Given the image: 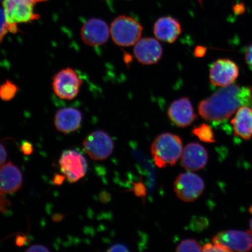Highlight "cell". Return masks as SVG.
Here are the masks:
<instances>
[{
    "label": "cell",
    "mask_w": 252,
    "mask_h": 252,
    "mask_svg": "<svg viewBox=\"0 0 252 252\" xmlns=\"http://www.w3.org/2000/svg\"><path fill=\"white\" fill-rule=\"evenodd\" d=\"M252 107V87L233 84L222 87L198 105L204 120L220 122L229 119L241 106Z\"/></svg>",
    "instance_id": "6da1fadb"
},
{
    "label": "cell",
    "mask_w": 252,
    "mask_h": 252,
    "mask_svg": "<svg viewBox=\"0 0 252 252\" xmlns=\"http://www.w3.org/2000/svg\"><path fill=\"white\" fill-rule=\"evenodd\" d=\"M183 150L181 137L169 133L158 135L151 147L154 161L159 168L175 165L181 157Z\"/></svg>",
    "instance_id": "7a4b0ae2"
},
{
    "label": "cell",
    "mask_w": 252,
    "mask_h": 252,
    "mask_svg": "<svg viewBox=\"0 0 252 252\" xmlns=\"http://www.w3.org/2000/svg\"><path fill=\"white\" fill-rule=\"evenodd\" d=\"M47 0H3L2 7L11 33H17V25L27 24L38 20L39 16L34 11L37 3Z\"/></svg>",
    "instance_id": "3957f363"
},
{
    "label": "cell",
    "mask_w": 252,
    "mask_h": 252,
    "mask_svg": "<svg viewBox=\"0 0 252 252\" xmlns=\"http://www.w3.org/2000/svg\"><path fill=\"white\" fill-rule=\"evenodd\" d=\"M143 30L142 25L134 18L122 15L112 22L110 32L116 45L129 47L140 40Z\"/></svg>",
    "instance_id": "277c9868"
},
{
    "label": "cell",
    "mask_w": 252,
    "mask_h": 252,
    "mask_svg": "<svg viewBox=\"0 0 252 252\" xmlns=\"http://www.w3.org/2000/svg\"><path fill=\"white\" fill-rule=\"evenodd\" d=\"M83 84L77 72L71 68H66L58 72L53 77L52 87L57 96L65 100L76 97Z\"/></svg>",
    "instance_id": "5b68a950"
},
{
    "label": "cell",
    "mask_w": 252,
    "mask_h": 252,
    "mask_svg": "<svg viewBox=\"0 0 252 252\" xmlns=\"http://www.w3.org/2000/svg\"><path fill=\"white\" fill-rule=\"evenodd\" d=\"M204 182L200 176L191 172L182 173L174 182L176 196L186 202H193L203 193Z\"/></svg>",
    "instance_id": "8992f818"
},
{
    "label": "cell",
    "mask_w": 252,
    "mask_h": 252,
    "mask_svg": "<svg viewBox=\"0 0 252 252\" xmlns=\"http://www.w3.org/2000/svg\"><path fill=\"white\" fill-rule=\"evenodd\" d=\"M83 147L94 160H105L111 155L114 149L112 138L106 132L97 130L88 135L83 142Z\"/></svg>",
    "instance_id": "52a82bcc"
},
{
    "label": "cell",
    "mask_w": 252,
    "mask_h": 252,
    "mask_svg": "<svg viewBox=\"0 0 252 252\" xmlns=\"http://www.w3.org/2000/svg\"><path fill=\"white\" fill-rule=\"evenodd\" d=\"M213 242L229 252H249L252 250V233L250 231L226 230L214 236Z\"/></svg>",
    "instance_id": "ba28073f"
},
{
    "label": "cell",
    "mask_w": 252,
    "mask_h": 252,
    "mask_svg": "<svg viewBox=\"0 0 252 252\" xmlns=\"http://www.w3.org/2000/svg\"><path fill=\"white\" fill-rule=\"evenodd\" d=\"M61 170L67 180L75 183L86 176L87 162L83 156L74 150H66L62 154L59 160Z\"/></svg>",
    "instance_id": "9c48e42d"
},
{
    "label": "cell",
    "mask_w": 252,
    "mask_h": 252,
    "mask_svg": "<svg viewBox=\"0 0 252 252\" xmlns=\"http://www.w3.org/2000/svg\"><path fill=\"white\" fill-rule=\"evenodd\" d=\"M239 67L234 62L220 59L214 62L210 69V80L214 86L225 87L234 83L239 76Z\"/></svg>",
    "instance_id": "30bf717a"
},
{
    "label": "cell",
    "mask_w": 252,
    "mask_h": 252,
    "mask_svg": "<svg viewBox=\"0 0 252 252\" xmlns=\"http://www.w3.org/2000/svg\"><path fill=\"white\" fill-rule=\"evenodd\" d=\"M110 30L105 21L92 18L83 25L81 30V39L86 45L96 47L102 46L108 41Z\"/></svg>",
    "instance_id": "8fae6325"
},
{
    "label": "cell",
    "mask_w": 252,
    "mask_h": 252,
    "mask_svg": "<svg viewBox=\"0 0 252 252\" xmlns=\"http://www.w3.org/2000/svg\"><path fill=\"white\" fill-rule=\"evenodd\" d=\"M168 115L173 124L182 128L190 126L197 119L193 107L188 97H182L175 100L169 106Z\"/></svg>",
    "instance_id": "7c38bea8"
},
{
    "label": "cell",
    "mask_w": 252,
    "mask_h": 252,
    "mask_svg": "<svg viewBox=\"0 0 252 252\" xmlns=\"http://www.w3.org/2000/svg\"><path fill=\"white\" fill-rule=\"evenodd\" d=\"M158 41L151 37L141 39L135 44L134 53L137 61L144 65L156 64L162 56Z\"/></svg>",
    "instance_id": "4fadbf2b"
},
{
    "label": "cell",
    "mask_w": 252,
    "mask_h": 252,
    "mask_svg": "<svg viewBox=\"0 0 252 252\" xmlns=\"http://www.w3.org/2000/svg\"><path fill=\"white\" fill-rule=\"evenodd\" d=\"M209 160L207 151L199 143L188 144L183 150L182 165L189 171H197L203 169Z\"/></svg>",
    "instance_id": "5bb4252c"
},
{
    "label": "cell",
    "mask_w": 252,
    "mask_h": 252,
    "mask_svg": "<svg viewBox=\"0 0 252 252\" xmlns=\"http://www.w3.org/2000/svg\"><path fill=\"white\" fill-rule=\"evenodd\" d=\"M83 121V115L78 109L71 107L59 109L55 117L57 130L68 134L78 130Z\"/></svg>",
    "instance_id": "9a60e30c"
},
{
    "label": "cell",
    "mask_w": 252,
    "mask_h": 252,
    "mask_svg": "<svg viewBox=\"0 0 252 252\" xmlns=\"http://www.w3.org/2000/svg\"><path fill=\"white\" fill-rule=\"evenodd\" d=\"M23 185L20 170L11 161L0 167V190L5 194L17 192Z\"/></svg>",
    "instance_id": "2e32d148"
},
{
    "label": "cell",
    "mask_w": 252,
    "mask_h": 252,
    "mask_svg": "<svg viewBox=\"0 0 252 252\" xmlns=\"http://www.w3.org/2000/svg\"><path fill=\"white\" fill-rule=\"evenodd\" d=\"M154 33L158 39L172 43L182 33V27L176 19L171 17H162L154 24Z\"/></svg>",
    "instance_id": "e0dca14e"
},
{
    "label": "cell",
    "mask_w": 252,
    "mask_h": 252,
    "mask_svg": "<svg viewBox=\"0 0 252 252\" xmlns=\"http://www.w3.org/2000/svg\"><path fill=\"white\" fill-rule=\"evenodd\" d=\"M231 124L236 136L245 140L252 137V108L248 106H241L236 112Z\"/></svg>",
    "instance_id": "ac0fdd59"
},
{
    "label": "cell",
    "mask_w": 252,
    "mask_h": 252,
    "mask_svg": "<svg viewBox=\"0 0 252 252\" xmlns=\"http://www.w3.org/2000/svg\"><path fill=\"white\" fill-rule=\"evenodd\" d=\"M192 134L200 141L207 143H215L216 139L212 128L206 124H202L194 127L192 130Z\"/></svg>",
    "instance_id": "d6986e66"
},
{
    "label": "cell",
    "mask_w": 252,
    "mask_h": 252,
    "mask_svg": "<svg viewBox=\"0 0 252 252\" xmlns=\"http://www.w3.org/2000/svg\"><path fill=\"white\" fill-rule=\"evenodd\" d=\"M18 91L17 85L7 80L0 86V99L4 101H9L14 98Z\"/></svg>",
    "instance_id": "ffe728a7"
},
{
    "label": "cell",
    "mask_w": 252,
    "mask_h": 252,
    "mask_svg": "<svg viewBox=\"0 0 252 252\" xmlns=\"http://www.w3.org/2000/svg\"><path fill=\"white\" fill-rule=\"evenodd\" d=\"M176 252H203V247L195 239L183 241L176 249Z\"/></svg>",
    "instance_id": "44dd1931"
},
{
    "label": "cell",
    "mask_w": 252,
    "mask_h": 252,
    "mask_svg": "<svg viewBox=\"0 0 252 252\" xmlns=\"http://www.w3.org/2000/svg\"><path fill=\"white\" fill-rule=\"evenodd\" d=\"M9 32H11V28L7 23L3 8H0V43Z\"/></svg>",
    "instance_id": "7402d4cb"
},
{
    "label": "cell",
    "mask_w": 252,
    "mask_h": 252,
    "mask_svg": "<svg viewBox=\"0 0 252 252\" xmlns=\"http://www.w3.org/2000/svg\"><path fill=\"white\" fill-rule=\"evenodd\" d=\"M11 206L10 201L5 196V193L0 190V213H7Z\"/></svg>",
    "instance_id": "603a6c76"
},
{
    "label": "cell",
    "mask_w": 252,
    "mask_h": 252,
    "mask_svg": "<svg viewBox=\"0 0 252 252\" xmlns=\"http://www.w3.org/2000/svg\"><path fill=\"white\" fill-rule=\"evenodd\" d=\"M203 252H229L222 246L214 244H207L203 247Z\"/></svg>",
    "instance_id": "cb8c5ba5"
},
{
    "label": "cell",
    "mask_w": 252,
    "mask_h": 252,
    "mask_svg": "<svg viewBox=\"0 0 252 252\" xmlns=\"http://www.w3.org/2000/svg\"><path fill=\"white\" fill-rule=\"evenodd\" d=\"M134 191L135 194L138 197H144L146 195V188L142 183H138V184H135Z\"/></svg>",
    "instance_id": "d4e9b609"
},
{
    "label": "cell",
    "mask_w": 252,
    "mask_h": 252,
    "mask_svg": "<svg viewBox=\"0 0 252 252\" xmlns=\"http://www.w3.org/2000/svg\"><path fill=\"white\" fill-rule=\"evenodd\" d=\"M21 149L25 155H31L33 151V145L30 142L24 141L21 147Z\"/></svg>",
    "instance_id": "484cf974"
},
{
    "label": "cell",
    "mask_w": 252,
    "mask_h": 252,
    "mask_svg": "<svg viewBox=\"0 0 252 252\" xmlns=\"http://www.w3.org/2000/svg\"><path fill=\"white\" fill-rule=\"evenodd\" d=\"M245 59L247 64L252 67V44L247 47L245 52Z\"/></svg>",
    "instance_id": "4316f807"
},
{
    "label": "cell",
    "mask_w": 252,
    "mask_h": 252,
    "mask_svg": "<svg viewBox=\"0 0 252 252\" xmlns=\"http://www.w3.org/2000/svg\"><path fill=\"white\" fill-rule=\"evenodd\" d=\"M7 153L3 145L0 143V167L4 164L7 159Z\"/></svg>",
    "instance_id": "83f0119b"
},
{
    "label": "cell",
    "mask_w": 252,
    "mask_h": 252,
    "mask_svg": "<svg viewBox=\"0 0 252 252\" xmlns=\"http://www.w3.org/2000/svg\"><path fill=\"white\" fill-rule=\"evenodd\" d=\"M26 252H50L45 246L40 245H34L32 246L29 249L26 250Z\"/></svg>",
    "instance_id": "f1b7e54d"
},
{
    "label": "cell",
    "mask_w": 252,
    "mask_h": 252,
    "mask_svg": "<svg viewBox=\"0 0 252 252\" xmlns=\"http://www.w3.org/2000/svg\"><path fill=\"white\" fill-rule=\"evenodd\" d=\"M206 47L198 46L194 49V54L197 58H203L206 54Z\"/></svg>",
    "instance_id": "f546056e"
},
{
    "label": "cell",
    "mask_w": 252,
    "mask_h": 252,
    "mask_svg": "<svg viewBox=\"0 0 252 252\" xmlns=\"http://www.w3.org/2000/svg\"><path fill=\"white\" fill-rule=\"evenodd\" d=\"M66 176L61 174H56L53 179L52 183L53 185L57 186H61L65 180Z\"/></svg>",
    "instance_id": "4dcf8cb0"
},
{
    "label": "cell",
    "mask_w": 252,
    "mask_h": 252,
    "mask_svg": "<svg viewBox=\"0 0 252 252\" xmlns=\"http://www.w3.org/2000/svg\"><path fill=\"white\" fill-rule=\"evenodd\" d=\"M108 252H126L128 251V249L126 246L122 244H116L112 246L108 250Z\"/></svg>",
    "instance_id": "1f68e13d"
},
{
    "label": "cell",
    "mask_w": 252,
    "mask_h": 252,
    "mask_svg": "<svg viewBox=\"0 0 252 252\" xmlns=\"http://www.w3.org/2000/svg\"><path fill=\"white\" fill-rule=\"evenodd\" d=\"M27 237L25 236L18 235L16 238L15 244L18 247H23L25 243H26Z\"/></svg>",
    "instance_id": "d6a6232c"
},
{
    "label": "cell",
    "mask_w": 252,
    "mask_h": 252,
    "mask_svg": "<svg viewBox=\"0 0 252 252\" xmlns=\"http://www.w3.org/2000/svg\"><path fill=\"white\" fill-rule=\"evenodd\" d=\"M63 219H64V216L61 214H56L52 217V220L53 221L57 222L61 221Z\"/></svg>",
    "instance_id": "836d02e7"
},
{
    "label": "cell",
    "mask_w": 252,
    "mask_h": 252,
    "mask_svg": "<svg viewBox=\"0 0 252 252\" xmlns=\"http://www.w3.org/2000/svg\"><path fill=\"white\" fill-rule=\"evenodd\" d=\"M245 11V8L244 5H238L236 6L234 8V11L236 14H240L243 13Z\"/></svg>",
    "instance_id": "e575fe53"
},
{
    "label": "cell",
    "mask_w": 252,
    "mask_h": 252,
    "mask_svg": "<svg viewBox=\"0 0 252 252\" xmlns=\"http://www.w3.org/2000/svg\"><path fill=\"white\" fill-rule=\"evenodd\" d=\"M250 231L252 233V219L250 220Z\"/></svg>",
    "instance_id": "d590c367"
},
{
    "label": "cell",
    "mask_w": 252,
    "mask_h": 252,
    "mask_svg": "<svg viewBox=\"0 0 252 252\" xmlns=\"http://www.w3.org/2000/svg\"><path fill=\"white\" fill-rule=\"evenodd\" d=\"M249 211H250V212L252 214V206L250 208V209H249Z\"/></svg>",
    "instance_id": "8d00e7d4"
},
{
    "label": "cell",
    "mask_w": 252,
    "mask_h": 252,
    "mask_svg": "<svg viewBox=\"0 0 252 252\" xmlns=\"http://www.w3.org/2000/svg\"><path fill=\"white\" fill-rule=\"evenodd\" d=\"M0 1H1V0H0Z\"/></svg>",
    "instance_id": "74e56055"
}]
</instances>
